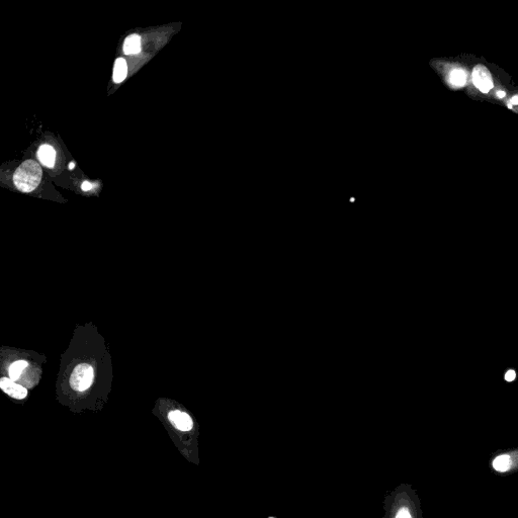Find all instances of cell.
Returning a JSON list of instances; mask_svg holds the SVG:
<instances>
[{
	"mask_svg": "<svg viewBox=\"0 0 518 518\" xmlns=\"http://www.w3.org/2000/svg\"><path fill=\"white\" fill-rule=\"evenodd\" d=\"M26 367H27V363L25 361H17V362H14L13 364H11L9 367V371H8L9 379H11L12 381H16L17 379H19L21 373L24 371V369Z\"/></svg>",
	"mask_w": 518,
	"mask_h": 518,
	"instance_id": "cell-10",
	"label": "cell"
},
{
	"mask_svg": "<svg viewBox=\"0 0 518 518\" xmlns=\"http://www.w3.org/2000/svg\"><path fill=\"white\" fill-rule=\"evenodd\" d=\"M37 158L43 165L52 168L56 160V151L50 145H42L37 150Z\"/></svg>",
	"mask_w": 518,
	"mask_h": 518,
	"instance_id": "cell-6",
	"label": "cell"
},
{
	"mask_svg": "<svg viewBox=\"0 0 518 518\" xmlns=\"http://www.w3.org/2000/svg\"><path fill=\"white\" fill-rule=\"evenodd\" d=\"M74 167H75V163H74L73 161H72V162H70V164H69V169H70V170H72Z\"/></svg>",
	"mask_w": 518,
	"mask_h": 518,
	"instance_id": "cell-17",
	"label": "cell"
},
{
	"mask_svg": "<svg viewBox=\"0 0 518 518\" xmlns=\"http://www.w3.org/2000/svg\"><path fill=\"white\" fill-rule=\"evenodd\" d=\"M450 79L456 86H464L467 81V74L462 69H456L451 73Z\"/></svg>",
	"mask_w": 518,
	"mask_h": 518,
	"instance_id": "cell-11",
	"label": "cell"
},
{
	"mask_svg": "<svg viewBox=\"0 0 518 518\" xmlns=\"http://www.w3.org/2000/svg\"><path fill=\"white\" fill-rule=\"evenodd\" d=\"M141 51V37L138 34L129 35L124 43V53L126 55H135Z\"/></svg>",
	"mask_w": 518,
	"mask_h": 518,
	"instance_id": "cell-7",
	"label": "cell"
},
{
	"mask_svg": "<svg viewBox=\"0 0 518 518\" xmlns=\"http://www.w3.org/2000/svg\"><path fill=\"white\" fill-rule=\"evenodd\" d=\"M43 171L39 164L33 160L22 162L14 172L15 186L22 192H29L36 188L42 180Z\"/></svg>",
	"mask_w": 518,
	"mask_h": 518,
	"instance_id": "cell-1",
	"label": "cell"
},
{
	"mask_svg": "<svg viewBox=\"0 0 518 518\" xmlns=\"http://www.w3.org/2000/svg\"><path fill=\"white\" fill-rule=\"evenodd\" d=\"M93 185H94V184H92V183H90V182H88V181H84V182L81 184V188H82V190L87 191V190L91 189V188L93 187Z\"/></svg>",
	"mask_w": 518,
	"mask_h": 518,
	"instance_id": "cell-14",
	"label": "cell"
},
{
	"mask_svg": "<svg viewBox=\"0 0 518 518\" xmlns=\"http://www.w3.org/2000/svg\"><path fill=\"white\" fill-rule=\"evenodd\" d=\"M515 377H516L515 372H514V371H512V370H510V371H508V372L506 373V375H505V380H506V381H508V382H512V381L515 379Z\"/></svg>",
	"mask_w": 518,
	"mask_h": 518,
	"instance_id": "cell-13",
	"label": "cell"
},
{
	"mask_svg": "<svg viewBox=\"0 0 518 518\" xmlns=\"http://www.w3.org/2000/svg\"><path fill=\"white\" fill-rule=\"evenodd\" d=\"M511 104H518V96H514L511 98V101H510Z\"/></svg>",
	"mask_w": 518,
	"mask_h": 518,
	"instance_id": "cell-15",
	"label": "cell"
},
{
	"mask_svg": "<svg viewBox=\"0 0 518 518\" xmlns=\"http://www.w3.org/2000/svg\"><path fill=\"white\" fill-rule=\"evenodd\" d=\"M94 374L91 366L87 364H80L73 370L70 377V386L77 392L87 390L93 382Z\"/></svg>",
	"mask_w": 518,
	"mask_h": 518,
	"instance_id": "cell-2",
	"label": "cell"
},
{
	"mask_svg": "<svg viewBox=\"0 0 518 518\" xmlns=\"http://www.w3.org/2000/svg\"><path fill=\"white\" fill-rule=\"evenodd\" d=\"M0 388L5 394L17 400L24 399L27 395V390L25 388L14 383V381L9 378H2L0 380Z\"/></svg>",
	"mask_w": 518,
	"mask_h": 518,
	"instance_id": "cell-4",
	"label": "cell"
},
{
	"mask_svg": "<svg viewBox=\"0 0 518 518\" xmlns=\"http://www.w3.org/2000/svg\"><path fill=\"white\" fill-rule=\"evenodd\" d=\"M127 74H128V67H127L126 60L123 58H117L114 62V67H113V74H112L113 81L115 83H121L122 81H124L126 79Z\"/></svg>",
	"mask_w": 518,
	"mask_h": 518,
	"instance_id": "cell-8",
	"label": "cell"
},
{
	"mask_svg": "<svg viewBox=\"0 0 518 518\" xmlns=\"http://www.w3.org/2000/svg\"><path fill=\"white\" fill-rule=\"evenodd\" d=\"M512 465L511 458L508 455H502L497 457L493 462V467L497 472L504 473L507 472Z\"/></svg>",
	"mask_w": 518,
	"mask_h": 518,
	"instance_id": "cell-9",
	"label": "cell"
},
{
	"mask_svg": "<svg viewBox=\"0 0 518 518\" xmlns=\"http://www.w3.org/2000/svg\"><path fill=\"white\" fill-rule=\"evenodd\" d=\"M497 96H498L499 98H502V97H504V96H505V92H504V91H497Z\"/></svg>",
	"mask_w": 518,
	"mask_h": 518,
	"instance_id": "cell-16",
	"label": "cell"
},
{
	"mask_svg": "<svg viewBox=\"0 0 518 518\" xmlns=\"http://www.w3.org/2000/svg\"><path fill=\"white\" fill-rule=\"evenodd\" d=\"M508 107H509V108H512V104H511V103H509V104H508Z\"/></svg>",
	"mask_w": 518,
	"mask_h": 518,
	"instance_id": "cell-18",
	"label": "cell"
},
{
	"mask_svg": "<svg viewBox=\"0 0 518 518\" xmlns=\"http://www.w3.org/2000/svg\"><path fill=\"white\" fill-rule=\"evenodd\" d=\"M473 82L483 93L489 92L493 87V80L490 71L484 65H477L473 70Z\"/></svg>",
	"mask_w": 518,
	"mask_h": 518,
	"instance_id": "cell-3",
	"label": "cell"
},
{
	"mask_svg": "<svg viewBox=\"0 0 518 518\" xmlns=\"http://www.w3.org/2000/svg\"><path fill=\"white\" fill-rule=\"evenodd\" d=\"M168 418L173 426L181 431H189L193 426V422L189 415L178 410L171 411L168 415Z\"/></svg>",
	"mask_w": 518,
	"mask_h": 518,
	"instance_id": "cell-5",
	"label": "cell"
},
{
	"mask_svg": "<svg viewBox=\"0 0 518 518\" xmlns=\"http://www.w3.org/2000/svg\"><path fill=\"white\" fill-rule=\"evenodd\" d=\"M396 518H412V516H411V514H410V512H409V510H408V509L403 508V509H401V510L398 512V514H397Z\"/></svg>",
	"mask_w": 518,
	"mask_h": 518,
	"instance_id": "cell-12",
	"label": "cell"
}]
</instances>
